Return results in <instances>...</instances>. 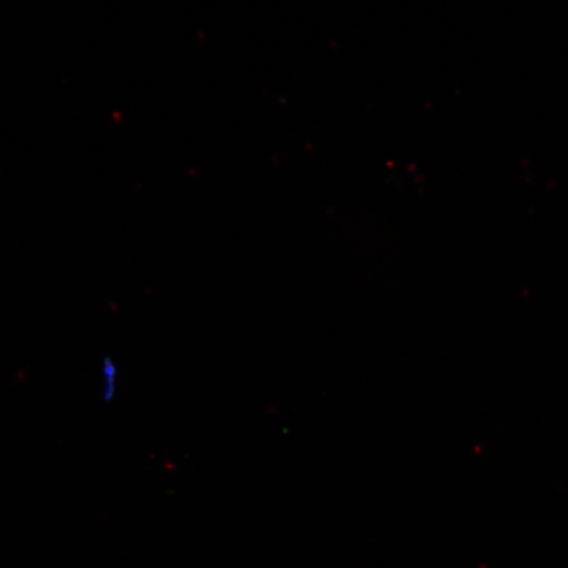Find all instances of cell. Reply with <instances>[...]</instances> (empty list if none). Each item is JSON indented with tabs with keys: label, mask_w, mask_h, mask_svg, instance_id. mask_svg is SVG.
Masks as SVG:
<instances>
[{
	"label": "cell",
	"mask_w": 568,
	"mask_h": 568,
	"mask_svg": "<svg viewBox=\"0 0 568 568\" xmlns=\"http://www.w3.org/2000/svg\"><path fill=\"white\" fill-rule=\"evenodd\" d=\"M101 396L106 404L115 402L120 388V367L115 358L105 355L101 362Z\"/></svg>",
	"instance_id": "cell-1"
}]
</instances>
